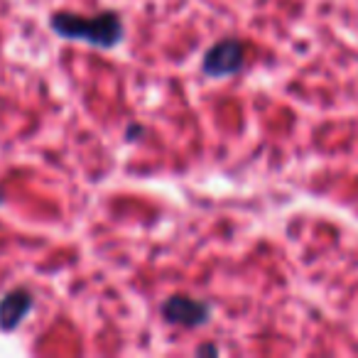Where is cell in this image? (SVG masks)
Segmentation results:
<instances>
[{
    "label": "cell",
    "mask_w": 358,
    "mask_h": 358,
    "mask_svg": "<svg viewBox=\"0 0 358 358\" xmlns=\"http://www.w3.org/2000/svg\"><path fill=\"white\" fill-rule=\"evenodd\" d=\"M55 30L62 37L69 40H84L94 47H115L123 40V22L115 13H101L96 17H81V15H57L52 20Z\"/></svg>",
    "instance_id": "cell-1"
},
{
    "label": "cell",
    "mask_w": 358,
    "mask_h": 358,
    "mask_svg": "<svg viewBox=\"0 0 358 358\" xmlns=\"http://www.w3.org/2000/svg\"><path fill=\"white\" fill-rule=\"evenodd\" d=\"M245 52H248L245 42L236 40V37L219 40L206 50L204 59H201V71L209 79H229L245 66Z\"/></svg>",
    "instance_id": "cell-2"
},
{
    "label": "cell",
    "mask_w": 358,
    "mask_h": 358,
    "mask_svg": "<svg viewBox=\"0 0 358 358\" xmlns=\"http://www.w3.org/2000/svg\"><path fill=\"white\" fill-rule=\"evenodd\" d=\"M162 317L167 319L169 324H177V327L196 329L209 322L211 304L189 297V294H172V297L164 302Z\"/></svg>",
    "instance_id": "cell-3"
},
{
    "label": "cell",
    "mask_w": 358,
    "mask_h": 358,
    "mask_svg": "<svg viewBox=\"0 0 358 358\" xmlns=\"http://www.w3.org/2000/svg\"><path fill=\"white\" fill-rule=\"evenodd\" d=\"M6 307H10V314H6V324H8V319L17 322V319L25 314V309L30 307V297H27V294H17V297H10V302H6Z\"/></svg>",
    "instance_id": "cell-4"
},
{
    "label": "cell",
    "mask_w": 358,
    "mask_h": 358,
    "mask_svg": "<svg viewBox=\"0 0 358 358\" xmlns=\"http://www.w3.org/2000/svg\"><path fill=\"white\" fill-rule=\"evenodd\" d=\"M196 353H199V356H201V353H219V348H216V346H199V348H196Z\"/></svg>",
    "instance_id": "cell-5"
}]
</instances>
